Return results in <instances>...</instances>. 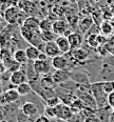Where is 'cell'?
Returning a JSON list of instances; mask_svg holds the SVG:
<instances>
[{"label":"cell","mask_w":114,"mask_h":122,"mask_svg":"<svg viewBox=\"0 0 114 122\" xmlns=\"http://www.w3.org/2000/svg\"><path fill=\"white\" fill-rule=\"evenodd\" d=\"M69 2H71V3H77V2H79L80 0H68Z\"/></svg>","instance_id":"b9f144b4"},{"label":"cell","mask_w":114,"mask_h":122,"mask_svg":"<svg viewBox=\"0 0 114 122\" xmlns=\"http://www.w3.org/2000/svg\"><path fill=\"white\" fill-rule=\"evenodd\" d=\"M71 26L68 23L67 20H55L53 22V26H52V30L57 35V36H65L68 37L69 35L72 33V30H70Z\"/></svg>","instance_id":"7a4b0ae2"},{"label":"cell","mask_w":114,"mask_h":122,"mask_svg":"<svg viewBox=\"0 0 114 122\" xmlns=\"http://www.w3.org/2000/svg\"><path fill=\"white\" fill-rule=\"evenodd\" d=\"M71 108H72V111H73V113L74 114H78V113H80V112L82 111V108L85 107V103H83V101L81 100L80 98H76L74 101H73L72 103H71Z\"/></svg>","instance_id":"4316f807"},{"label":"cell","mask_w":114,"mask_h":122,"mask_svg":"<svg viewBox=\"0 0 114 122\" xmlns=\"http://www.w3.org/2000/svg\"><path fill=\"white\" fill-rule=\"evenodd\" d=\"M71 80L73 82L77 83V84H83V85H90V80H89V76L85 73L80 72H72V76H71Z\"/></svg>","instance_id":"ac0fdd59"},{"label":"cell","mask_w":114,"mask_h":122,"mask_svg":"<svg viewBox=\"0 0 114 122\" xmlns=\"http://www.w3.org/2000/svg\"><path fill=\"white\" fill-rule=\"evenodd\" d=\"M21 113H23L25 116L33 118L38 116V107L34 102H25L21 106Z\"/></svg>","instance_id":"4fadbf2b"},{"label":"cell","mask_w":114,"mask_h":122,"mask_svg":"<svg viewBox=\"0 0 114 122\" xmlns=\"http://www.w3.org/2000/svg\"><path fill=\"white\" fill-rule=\"evenodd\" d=\"M51 64H52V67L55 68V70H65V68H68L69 61H68L65 56L58 55L56 57L52 58Z\"/></svg>","instance_id":"5bb4252c"},{"label":"cell","mask_w":114,"mask_h":122,"mask_svg":"<svg viewBox=\"0 0 114 122\" xmlns=\"http://www.w3.org/2000/svg\"><path fill=\"white\" fill-rule=\"evenodd\" d=\"M31 1H33V2H37L38 0H31Z\"/></svg>","instance_id":"bcb514c9"},{"label":"cell","mask_w":114,"mask_h":122,"mask_svg":"<svg viewBox=\"0 0 114 122\" xmlns=\"http://www.w3.org/2000/svg\"><path fill=\"white\" fill-rule=\"evenodd\" d=\"M18 7L21 10V11L27 13V14H32V15L37 11L36 4H35L33 1H31V0H20Z\"/></svg>","instance_id":"2e32d148"},{"label":"cell","mask_w":114,"mask_h":122,"mask_svg":"<svg viewBox=\"0 0 114 122\" xmlns=\"http://www.w3.org/2000/svg\"><path fill=\"white\" fill-rule=\"evenodd\" d=\"M110 10H111V12H112V14H113V17H114V5H112L110 7Z\"/></svg>","instance_id":"7bdbcfd3"},{"label":"cell","mask_w":114,"mask_h":122,"mask_svg":"<svg viewBox=\"0 0 114 122\" xmlns=\"http://www.w3.org/2000/svg\"><path fill=\"white\" fill-rule=\"evenodd\" d=\"M83 34L78 32H72L71 34L68 36V39H69V42L71 44V47L72 50L78 49V47L81 46L82 42H83Z\"/></svg>","instance_id":"9a60e30c"},{"label":"cell","mask_w":114,"mask_h":122,"mask_svg":"<svg viewBox=\"0 0 114 122\" xmlns=\"http://www.w3.org/2000/svg\"><path fill=\"white\" fill-rule=\"evenodd\" d=\"M71 76L72 72L69 68H65V70H55V72L52 74L53 80L56 84H62L65 83L67 81L71 80Z\"/></svg>","instance_id":"5b68a950"},{"label":"cell","mask_w":114,"mask_h":122,"mask_svg":"<svg viewBox=\"0 0 114 122\" xmlns=\"http://www.w3.org/2000/svg\"><path fill=\"white\" fill-rule=\"evenodd\" d=\"M13 58H14L17 62H19L20 64H27V61H29V58H27V56L25 50H21V49L17 50L16 52L14 53Z\"/></svg>","instance_id":"d4e9b609"},{"label":"cell","mask_w":114,"mask_h":122,"mask_svg":"<svg viewBox=\"0 0 114 122\" xmlns=\"http://www.w3.org/2000/svg\"><path fill=\"white\" fill-rule=\"evenodd\" d=\"M1 105H2V104H1V102H0V106H1Z\"/></svg>","instance_id":"c3c4849f"},{"label":"cell","mask_w":114,"mask_h":122,"mask_svg":"<svg viewBox=\"0 0 114 122\" xmlns=\"http://www.w3.org/2000/svg\"><path fill=\"white\" fill-rule=\"evenodd\" d=\"M103 91L106 92V93L110 94L114 92V80H111V81H103Z\"/></svg>","instance_id":"1f68e13d"},{"label":"cell","mask_w":114,"mask_h":122,"mask_svg":"<svg viewBox=\"0 0 114 122\" xmlns=\"http://www.w3.org/2000/svg\"><path fill=\"white\" fill-rule=\"evenodd\" d=\"M43 52L47 54L48 57L50 58H54L56 57L58 55H61V51L59 50V47H58L56 41H50V42H47L44 45V50Z\"/></svg>","instance_id":"8fae6325"},{"label":"cell","mask_w":114,"mask_h":122,"mask_svg":"<svg viewBox=\"0 0 114 122\" xmlns=\"http://www.w3.org/2000/svg\"><path fill=\"white\" fill-rule=\"evenodd\" d=\"M65 20L68 21V23L70 24L71 27H75L78 25V22H79V20H78V15L77 13L74 12V11H70L69 9H65Z\"/></svg>","instance_id":"cb8c5ba5"},{"label":"cell","mask_w":114,"mask_h":122,"mask_svg":"<svg viewBox=\"0 0 114 122\" xmlns=\"http://www.w3.org/2000/svg\"><path fill=\"white\" fill-rule=\"evenodd\" d=\"M3 63H4V65H5V67H6V71L7 72H16V71H18L20 70V66H21V64H20L19 62H17L16 60L14 59V58H4L3 59Z\"/></svg>","instance_id":"603a6c76"},{"label":"cell","mask_w":114,"mask_h":122,"mask_svg":"<svg viewBox=\"0 0 114 122\" xmlns=\"http://www.w3.org/2000/svg\"><path fill=\"white\" fill-rule=\"evenodd\" d=\"M55 41H56L58 47H59V50L61 51L62 54H68L69 52H71L72 47H71V44L69 42L68 37H65V36H58Z\"/></svg>","instance_id":"e0dca14e"},{"label":"cell","mask_w":114,"mask_h":122,"mask_svg":"<svg viewBox=\"0 0 114 122\" xmlns=\"http://www.w3.org/2000/svg\"><path fill=\"white\" fill-rule=\"evenodd\" d=\"M51 66H52V64H50L47 60L37 59L33 63V70L35 71V73H36L37 75H45V74H49Z\"/></svg>","instance_id":"52a82bcc"},{"label":"cell","mask_w":114,"mask_h":122,"mask_svg":"<svg viewBox=\"0 0 114 122\" xmlns=\"http://www.w3.org/2000/svg\"><path fill=\"white\" fill-rule=\"evenodd\" d=\"M97 36H98V34H90V35H88L87 42H88L89 46H91L92 49H97V47L99 46Z\"/></svg>","instance_id":"f546056e"},{"label":"cell","mask_w":114,"mask_h":122,"mask_svg":"<svg viewBox=\"0 0 114 122\" xmlns=\"http://www.w3.org/2000/svg\"><path fill=\"white\" fill-rule=\"evenodd\" d=\"M20 98V95L17 91V88H9L7 91L3 92V93L0 95V102L1 104H12L15 103L16 101H18Z\"/></svg>","instance_id":"277c9868"},{"label":"cell","mask_w":114,"mask_h":122,"mask_svg":"<svg viewBox=\"0 0 114 122\" xmlns=\"http://www.w3.org/2000/svg\"><path fill=\"white\" fill-rule=\"evenodd\" d=\"M27 80H29V77H27V74L22 70H18L16 72H13L10 75V82L14 86H18L21 83L27 82Z\"/></svg>","instance_id":"9c48e42d"},{"label":"cell","mask_w":114,"mask_h":122,"mask_svg":"<svg viewBox=\"0 0 114 122\" xmlns=\"http://www.w3.org/2000/svg\"><path fill=\"white\" fill-rule=\"evenodd\" d=\"M72 55V58L74 59L76 62L78 63H81V62H85V61L88 60L89 58V54L86 50L81 49V47H78V49H75L73 50V54Z\"/></svg>","instance_id":"d6986e66"},{"label":"cell","mask_w":114,"mask_h":122,"mask_svg":"<svg viewBox=\"0 0 114 122\" xmlns=\"http://www.w3.org/2000/svg\"><path fill=\"white\" fill-rule=\"evenodd\" d=\"M4 119H5V115H4V113L0 110V122H3Z\"/></svg>","instance_id":"ab89813d"},{"label":"cell","mask_w":114,"mask_h":122,"mask_svg":"<svg viewBox=\"0 0 114 122\" xmlns=\"http://www.w3.org/2000/svg\"><path fill=\"white\" fill-rule=\"evenodd\" d=\"M20 11H21V10L16 6L7 7L5 11H4V14H3L4 20H5L7 23H11V24L16 23L17 20H18L20 17Z\"/></svg>","instance_id":"8992f818"},{"label":"cell","mask_w":114,"mask_h":122,"mask_svg":"<svg viewBox=\"0 0 114 122\" xmlns=\"http://www.w3.org/2000/svg\"><path fill=\"white\" fill-rule=\"evenodd\" d=\"M53 22L52 20H50V18H45L43 20H41L39 23V29L41 32H47V30H52L53 26Z\"/></svg>","instance_id":"f1b7e54d"},{"label":"cell","mask_w":114,"mask_h":122,"mask_svg":"<svg viewBox=\"0 0 114 122\" xmlns=\"http://www.w3.org/2000/svg\"><path fill=\"white\" fill-rule=\"evenodd\" d=\"M112 18H113V14H112V12H111V10H108V11L103 12V20L110 21Z\"/></svg>","instance_id":"d590c367"},{"label":"cell","mask_w":114,"mask_h":122,"mask_svg":"<svg viewBox=\"0 0 114 122\" xmlns=\"http://www.w3.org/2000/svg\"><path fill=\"white\" fill-rule=\"evenodd\" d=\"M45 102V105H50V106H57L59 103H61V100H60V98L58 97V96H54V97L48 99L47 101H44Z\"/></svg>","instance_id":"d6a6232c"},{"label":"cell","mask_w":114,"mask_h":122,"mask_svg":"<svg viewBox=\"0 0 114 122\" xmlns=\"http://www.w3.org/2000/svg\"><path fill=\"white\" fill-rule=\"evenodd\" d=\"M113 110H114V108H113Z\"/></svg>","instance_id":"681fc988"},{"label":"cell","mask_w":114,"mask_h":122,"mask_svg":"<svg viewBox=\"0 0 114 122\" xmlns=\"http://www.w3.org/2000/svg\"><path fill=\"white\" fill-rule=\"evenodd\" d=\"M103 81H97V82L91 83V92L94 96L96 103H97V108L105 107L109 105L108 104V94L103 91Z\"/></svg>","instance_id":"6da1fadb"},{"label":"cell","mask_w":114,"mask_h":122,"mask_svg":"<svg viewBox=\"0 0 114 122\" xmlns=\"http://www.w3.org/2000/svg\"><path fill=\"white\" fill-rule=\"evenodd\" d=\"M4 71H6L5 65H4L3 62H0V75H2L4 73Z\"/></svg>","instance_id":"f35d334b"},{"label":"cell","mask_w":114,"mask_h":122,"mask_svg":"<svg viewBox=\"0 0 114 122\" xmlns=\"http://www.w3.org/2000/svg\"><path fill=\"white\" fill-rule=\"evenodd\" d=\"M2 93H3V92H2V87H1V84H0V95H1Z\"/></svg>","instance_id":"f6af8a7d"},{"label":"cell","mask_w":114,"mask_h":122,"mask_svg":"<svg viewBox=\"0 0 114 122\" xmlns=\"http://www.w3.org/2000/svg\"><path fill=\"white\" fill-rule=\"evenodd\" d=\"M40 83V86L43 88H52V90H55V87H56V83L54 82V80H53V77L52 75H50V74H45L43 75V77L40 79L39 81Z\"/></svg>","instance_id":"44dd1931"},{"label":"cell","mask_w":114,"mask_h":122,"mask_svg":"<svg viewBox=\"0 0 114 122\" xmlns=\"http://www.w3.org/2000/svg\"><path fill=\"white\" fill-rule=\"evenodd\" d=\"M99 30H100L101 35H103V36H106V37H110L114 32V27L110 21L103 20L99 24Z\"/></svg>","instance_id":"ffe728a7"},{"label":"cell","mask_w":114,"mask_h":122,"mask_svg":"<svg viewBox=\"0 0 114 122\" xmlns=\"http://www.w3.org/2000/svg\"><path fill=\"white\" fill-rule=\"evenodd\" d=\"M108 104L112 108H114V92H112V93H110L108 95Z\"/></svg>","instance_id":"74e56055"},{"label":"cell","mask_w":114,"mask_h":122,"mask_svg":"<svg viewBox=\"0 0 114 122\" xmlns=\"http://www.w3.org/2000/svg\"><path fill=\"white\" fill-rule=\"evenodd\" d=\"M93 24H94V19H93V17L89 16H85L82 19L79 20V22H78V27H79V30L80 33L83 35H86L87 33L90 30V29L93 26Z\"/></svg>","instance_id":"7c38bea8"},{"label":"cell","mask_w":114,"mask_h":122,"mask_svg":"<svg viewBox=\"0 0 114 122\" xmlns=\"http://www.w3.org/2000/svg\"><path fill=\"white\" fill-rule=\"evenodd\" d=\"M56 111V118L60 119L62 121H69L73 117V111L70 105H67L65 103H59L57 106H55Z\"/></svg>","instance_id":"3957f363"},{"label":"cell","mask_w":114,"mask_h":122,"mask_svg":"<svg viewBox=\"0 0 114 122\" xmlns=\"http://www.w3.org/2000/svg\"><path fill=\"white\" fill-rule=\"evenodd\" d=\"M57 38V35L53 30H47V32H41V39L43 42H50L55 41Z\"/></svg>","instance_id":"83f0119b"},{"label":"cell","mask_w":114,"mask_h":122,"mask_svg":"<svg viewBox=\"0 0 114 122\" xmlns=\"http://www.w3.org/2000/svg\"><path fill=\"white\" fill-rule=\"evenodd\" d=\"M55 91H56V88H55ZM56 95L60 98L61 102L67 104V105H71V103L77 98V96L73 92L68 91L65 88H58L56 91Z\"/></svg>","instance_id":"ba28073f"},{"label":"cell","mask_w":114,"mask_h":122,"mask_svg":"<svg viewBox=\"0 0 114 122\" xmlns=\"http://www.w3.org/2000/svg\"><path fill=\"white\" fill-rule=\"evenodd\" d=\"M94 1H96V2H98V1H100V0H94Z\"/></svg>","instance_id":"7dc6e473"},{"label":"cell","mask_w":114,"mask_h":122,"mask_svg":"<svg viewBox=\"0 0 114 122\" xmlns=\"http://www.w3.org/2000/svg\"><path fill=\"white\" fill-rule=\"evenodd\" d=\"M83 122H101V119L98 116H96L95 114L90 116H87L85 119H83Z\"/></svg>","instance_id":"836d02e7"},{"label":"cell","mask_w":114,"mask_h":122,"mask_svg":"<svg viewBox=\"0 0 114 122\" xmlns=\"http://www.w3.org/2000/svg\"><path fill=\"white\" fill-rule=\"evenodd\" d=\"M25 53H27V56L29 58L30 61H35L39 58V55L41 53V51L39 50V47L36 46V45H30L25 49Z\"/></svg>","instance_id":"7402d4cb"},{"label":"cell","mask_w":114,"mask_h":122,"mask_svg":"<svg viewBox=\"0 0 114 122\" xmlns=\"http://www.w3.org/2000/svg\"><path fill=\"white\" fill-rule=\"evenodd\" d=\"M34 122H51V119H50V118H48V117L45 116V115L37 116Z\"/></svg>","instance_id":"8d00e7d4"},{"label":"cell","mask_w":114,"mask_h":122,"mask_svg":"<svg viewBox=\"0 0 114 122\" xmlns=\"http://www.w3.org/2000/svg\"><path fill=\"white\" fill-rule=\"evenodd\" d=\"M110 22H111V23H112V25H113V27H114V17H113V18H112V19H111V20H110Z\"/></svg>","instance_id":"ee69618b"},{"label":"cell","mask_w":114,"mask_h":122,"mask_svg":"<svg viewBox=\"0 0 114 122\" xmlns=\"http://www.w3.org/2000/svg\"><path fill=\"white\" fill-rule=\"evenodd\" d=\"M44 115L50 119H53L56 117V111H55V106L45 105L44 106Z\"/></svg>","instance_id":"4dcf8cb0"},{"label":"cell","mask_w":114,"mask_h":122,"mask_svg":"<svg viewBox=\"0 0 114 122\" xmlns=\"http://www.w3.org/2000/svg\"><path fill=\"white\" fill-rule=\"evenodd\" d=\"M16 88H17V91H18V93H19L20 96H27V95H29V94L32 92V90H33L32 85L30 84L29 82L21 83V84H19L18 86H16Z\"/></svg>","instance_id":"484cf974"},{"label":"cell","mask_w":114,"mask_h":122,"mask_svg":"<svg viewBox=\"0 0 114 122\" xmlns=\"http://www.w3.org/2000/svg\"><path fill=\"white\" fill-rule=\"evenodd\" d=\"M99 76L101 77V81H111L114 80V67L111 66L109 63H107L105 61L103 64Z\"/></svg>","instance_id":"30bf717a"},{"label":"cell","mask_w":114,"mask_h":122,"mask_svg":"<svg viewBox=\"0 0 114 122\" xmlns=\"http://www.w3.org/2000/svg\"><path fill=\"white\" fill-rule=\"evenodd\" d=\"M6 1H7V0H0V6H2L3 4H5Z\"/></svg>","instance_id":"60d3db41"},{"label":"cell","mask_w":114,"mask_h":122,"mask_svg":"<svg viewBox=\"0 0 114 122\" xmlns=\"http://www.w3.org/2000/svg\"><path fill=\"white\" fill-rule=\"evenodd\" d=\"M53 12H54V14L56 15V16H62L63 14H65V9L62 6L56 5L54 9H53Z\"/></svg>","instance_id":"e575fe53"}]
</instances>
